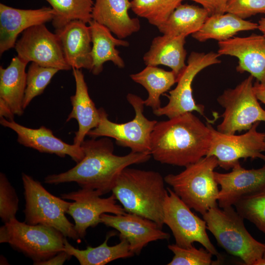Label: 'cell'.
<instances>
[{
  "label": "cell",
  "instance_id": "8fae6325",
  "mask_svg": "<svg viewBox=\"0 0 265 265\" xmlns=\"http://www.w3.org/2000/svg\"><path fill=\"white\" fill-rule=\"evenodd\" d=\"M260 123L256 122L240 135L222 133L209 124L212 141L206 156L216 157L218 166L226 170L239 164L240 159H260L265 161L263 154L265 152V133L258 132Z\"/></svg>",
  "mask_w": 265,
  "mask_h": 265
},
{
  "label": "cell",
  "instance_id": "277c9868",
  "mask_svg": "<svg viewBox=\"0 0 265 265\" xmlns=\"http://www.w3.org/2000/svg\"><path fill=\"white\" fill-rule=\"evenodd\" d=\"M203 215L207 229L219 246L246 265H254L265 252V243L254 238L246 229L244 218L233 206L211 208Z\"/></svg>",
  "mask_w": 265,
  "mask_h": 265
},
{
  "label": "cell",
  "instance_id": "1f68e13d",
  "mask_svg": "<svg viewBox=\"0 0 265 265\" xmlns=\"http://www.w3.org/2000/svg\"><path fill=\"white\" fill-rule=\"evenodd\" d=\"M234 206L242 217L265 234V189L241 198Z\"/></svg>",
  "mask_w": 265,
  "mask_h": 265
},
{
  "label": "cell",
  "instance_id": "ac0fdd59",
  "mask_svg": "<svg viewBox=\"0 0 265 265\" xmlns=\"http://www.w3.org/2000/svg\"><path fill=\"white\" fill-rule=\"evenodd\" d=\"M1 125L12 130L17 134V141L25 147L40 153L55 154L61 158L69 156L77 163L82 159L84 154L81 146L69 144L56 137L52 130L45 126L32 129L22 126L14 120L1 117Z\"/></svg>",
  "mask_w": 265,
  "mask_h": 265
},
{
  "label": "cell",
  "instance_id": "52a82bcc",
  "mask_svg": "<svg viewBox=\"0 0 265 265\" xmlns=\"http://www.w3.org/2000/svg\"><path fill=\"white\" fill-rule=\"evenodd\" d=\"M65 237L54 228L21 222L16 218L0 228V242L8 243L33 264L47 260L64 251Z\"/></svg>",
  "mask_w": 265,
  "mask_h": 265
},
{
  "label": "cell",
  "instance_id": "e575fe53",
  "mask_svg": "<svg viewBox=\"0 0 265 265\" xmlns=\"http://www.w3.org/2000/svg\"><path fill=\"white\" fill-rule=\"evenodd\" d=\"M19 199L15 189L6 175L0 173V217L4 223L16 218Z\"/></svg>",
  "mask_w": 265,
  "mask_h": 265
},
{
  "label": "cell",
  "instance_id": "ba28073f",
  "mask_svg": "<svg viewBox=\"0 0 265 265\" xmlns=\"http://www.w3.org/2000/svg\"><path fill=\"white\" fill-rule=\"evenodd\" d=\"M127 99L135 112L132 120L124 123H114L108 119L105 110L100 108L99 124L87 135L93 138L111 137L115 140L117 145L128 147L131 152L151 155V134L158 121L149 120L144 115L145 105L141 97L129 93Z\"/></svg>",
  "mask_w": 265,
  "mask_h": 265
},
{
  "label": "cell",
  "instance_id": "6da1fadb",
  "mask_svg": "<svg viewBox=\"0 0 265 265\" xmlns=\"http://www.w3.org/2000/svg\"><path fill=\"white\" fill-rule=\"evenodd\" d=\"M80 146L84 154L82 159L66 172L48 175L45 183L57 185L75 182L81 188L97 190L103 195L111 191L125 168L145 162L151 157L149 154L132 152L116 155L113 142L107 137L84 140Z\"/></svg>",
  "mask_w": 265,
  "mask_h": 265
},
{
  "label": "cell",
  "instance_id": "7402d4cb",
  "mask_svg": "<svg viewBox=\"0 0 265 265\" xmlns=\"http://www.w3.org/2000/svg\"><path fill=\"white\" fill-rule=\"evenodd\" d=\"M73 75L76 82V92L70 97L72 109L66 122L72 119L77 121L79 129L75 132L73 144L80 146L88 132L98 125L100 113L89 95L81 70L73 68Z\"/></svg>",
  "mask_w": 265,
  "mask_h": 265
},
{
  "label": "cell",
  "instance_id": "f35d334b",
  "mask_svg": "<svg viewBox=\"0 0 265 265\" xmlns=\"http://www.w3.org/2000/svg\"><path fill=\"white\" fill-rule=\"evenodd\" d=\"M15 114L8 106L2 100H0V117L8 120H13Z\"/></svg>",
  "mask_w": 265,
  "mask_h": 265
},
{
  "label": "cell",
  "instance_id": "836d02e7",
  "mask_svg": "<svg viewBox=\"0 0 265 265\" xmlns=\"http://www.w3.org/2000/svg\"><path fill=\"white\" fill-rule=\"evenodd\" d=\"M168 249L174 256L168 265H211L219 263L220 261H213V254L206 248L197 249L193 246L183 248L176 244L168 245Z\"/></svg>",
  "mask_w": 265,
  "mask_h": 265
},
{
  "label": "cell",
  "instance_id": "83f0119b",
  "mask_svg": "<svg viewBox=\"0 0 265 265\" xmlns=\"http://www.w3.org/2000/svg\"><path fill=\"white\" fill-rule=\"evenodd\" d=\"M111 236L112 234H108L102 244L94 247L87 246L84 250L75 248L65 237L64 251L75 257L80 265H105L114 260L134 255L131 251L129 242L124 238L120 237V242L115 245H108L107 241Z\"/></svg>",
  "mask_w": 265,
  "mask_h": 265
},
{
  "label": "cell",
  "instance_id": "d6986e66",
  "mask_svg": "<svg viewBox=\"0 0 265 265\" xmlns=\"http://www.w3.org/2000/svg\"><path fill=\"white\" fill-rule=\"evenodd\" d=\"M52 7L23 9L0 3V54L14 48L18 35L27 28L52 21Z\"/></svg>",
  "mask_w": 265,
  "mask_h": 265
},
{
  "label": "cell",
  "instance_id": "ab89813d",
  "mask_svg": "<svg viewBox=\"0 0 265 265\" xmlns=\"http://www.w3.org/2000/svg\"><path fill=\"white\" fill-rule=\"evenodd\" d=\"M253 87L257 99L265 105V84L256 80L254 83Z\"/></svg>",
  "mask_w": 265,
  "mask_h": 265
},
{
  "label": "cell",
  "instance_id": "74e56055",
  "mask_svg": "<svg viewBox=\"0 0 265 265\" xmlns=\"http://www.w3.org/2000/svg\"><path fill=\"white\" fill-rule=\"evenodd\" d=\"M72 256L65 251H61L52 258L33 264L34 265H62Z\"/></svg>",
  "mask_w": 265,
  "mask_h": 265
},
{
  "label": "cell",
  "instance_id": "b9f144b4",
  "mask_svg": "<svg viewBox=\"0 0 265 265\" xmlns=\"http://www.w3.org/2000/svg\"><path fill=\"white\" fill-rule=\"evenodd\" d=\"M254 265H265V252L261 258L255 262Z\"/></svg>",
  "mask_w": 265,
  "mask_h": 265
},
{
  "label": "cell",
  "instance_id": "d4e9b609",
  "mask_svg": "<svg viewBox=\"0 0 265 265\" xmlns=\"http://www.w3.org/2000/svg\"><path fill=\"white\" fill-rule=\"evenodd\" d=\"M28 62L18 56L13 57L5 68L0 67V100L15 115L21 116L26 83V67Z\"/></svg>",
  "mask_w": 265,
  "mask_h": 265
},
{
  "label": "cell",
  "instance_id": "4fadbf2b",
  "mask_svg": "<svg viewBox=\"0 0 265 265\" xmlns=\"http://www.w3.org/2000/svg\"><path fill=\"white\" fill-rule=\"evenodd\" d=\"M14 48L24 61L60 70L72 68L66 62L56 34L51 32L45 24L30 27L17 40Z\"/></svg>",
  "mask_w": 265,
  "mask_h": 265
},
{
  "label": "cell",
  "instance_id": "7c38bea8",
  "mask_svg": "<svg viewBox=\"0 0 265 265\" xmlns=\"http://www.w3.org/2000/svg\"><path fill=\"white\" fill-rule=\"evenodd\" d=\"M217 53L191 52L187 59V64L177 78L176 87L167 95L168 103L163 107L154 110L157 116L165 115L172 118L183 113L196 111L204 115V106L197 104L193 97L192 83L196 76L205 68L219 64L221 60Z\"/></svg>",
  "mask_w": 265,
  "mask_h": 265
},
{
  "label": "cell",
  "instance_id": "2e32d148",
  "mask_svg": "<svg viewBox=\"0 0 265 265\" xmlns=\"http://www.w3.org/2000/svg\"><path fill=\"white\" fill-rule=\"evenodd\" d=\"M101 219L102 223L118 231L120 237L125 238L129 242L131 251L137 255L150 242L168 240L170 237L155 222L134 213H103Z\"/></svg>",
  "mask_w": 265,
  "mask_h": 265
},
{
  "label": "cell",
  "instance_id": "ffe728a7",
  "mask_svg": "<svg viewBox=\"0 0 265 265\" xmlns=\"http://www.w3.org/2000/svg\"><path fill=\"white\" fill-rule=\"evenodd\" d=\"M55 33L65 59L71 67L91 71L92 42L89 26L81 21L74 20L56 29Z\"/></svg>",
  "mask_w": 265,
  "mask_h": 265
},
{
  "label": "cell",
  "instance_id": "3957f363",
  "mask_svg": "<svg viewBox=\"0 0 265 265\" xmlns=\"http://www.w3.org/2000/svg\"><path fill=\"white\" fill-rule=\"evenodd\" d=\"M164 183L157 171L128 167L119 175L111 191L126 212L149 219L162 228L168 193Z\"/></svg>",
  "mask_w": 265,
  "mask_h": 265
},
{
  "label": "cell",
  "instance_id": "9c48e42d",
  "mask_svg": "<svg viewBox=\"0 0 265 265\" xmlns=\"http://www.w3.org/2000/svg\"><path fill=\"white\" fill-rule=\"evenodd\" d=\"M253 77L249 76L233 88L225 90L217 99L224 108L223 120L217 130L233 134L247 131L257 122H265V110L255 93Z\"/></svg>",
  "mask_w": 265,
  "mask_h": 265
},
{
  "label": "cell",
  "instance_id": "d6a6232c",
  "mask_svg": "<svg viewBox=\"0 0 265 265\" xmlns=\"http://www.w3.org/2000/svg\"><path fill=\"white\" fill-rule=\"evenodd\" d=\"M59 70L46 67L31 62L26 73V83L23 101V108L26 109L32 100L42 94L52 79Z\"/></svg>",
  "mask_w": 265,
  "mask_h": 265
},
{
  "label": "cell",
  "instance_id": "484cf974",
  "mask_svg": "<svg viewBox=\"0 0 265 265\" xmlns=\"http://www.w3.org/2000/svg\"><path fill=\"white\" fill-rule=\"evenodd\" d=\"M258 28L257 23L225 12L210 15L202 27L191 36L200 42L210 39L219 42L230 39L239 32L253 30Z\"/></svg>",
  "mask_w": 265,
  "mask_h": 265
},
{
  "label": "cell",
  "instance_id": "5bb4252c",
  "mask_svg": "<svg viewBox=\"0 0 265 265\" xmlns=\"http://www.w3.org/2000/svg\"><path fill=\"white\" fill-rule=\"evenodd\" d=\"M102 195L97 190L82 188L61 195L64 199L73 200L67 213L73 218L75 229L80 238L85 236L88 228H94L102 223V214L126 213L123 207L117 204V200L112 194L107 198H102Z\"/></svg>",
  "mask_w": 265,
  "mask_h": 265
},
{
  "label": "cell",
  "instance_id": "9a60e30c",
  "mask_svg": "<svg viewBox=\"0 0 265 265\" xmlns=\"http://www.w3.org/2000/svg\"><path fill=\"white\" fill-rule=\"evenodd\" d=\"M220 56L237 57L236 71L247 72L259 82L265 84V36L252 34L245 37H233L218 42Z\"/></svg>",
  "mask_w": 265,
  "mask_h": 265
},
{
  "label": "cell",
  "instance_id": "30bf717a",
  "mask_svg": "<svg viewBox=\"0 0 265 265\" xmlns=\"http://www.w3.org/2000/svg\"><path fill=\"white\" fill-rule=\"evenodd\" d=\"M163 205V223L171 230L175 244L183 248L198 242L220 261V256L207 233L205 220L191 211L181 199L169 187Z\"/></svg>",
  "mask_w": 265,
  "mask_h": 265
},
{
  "label": "cell",
  "instance_id": "4dcf8cb0",
  "mask_svg": "<svg viewBox=\"0 0 265 265\" xmlns=\"http://www.w3.org/2000/svg\"><path fill=\"white\" fill-rule=\"evenodd\" d=\"M184 0H132V10L156 27L164 23Z\"/></svg>",
  "mask_w": 265,
  "mask_h": 265
},
{
  "label": "cell",
  "instance_id": "f546056e",
  "mask_svg": "<svg viewBox=\"0 0 265 265\" xmlns=\"http://www.w3.org/2000/svg\"><path fill=\"white\" fill-rule=\"evenodd\" d=\"M55 12L53 26L59 29L71 21H81L86 24L92 21L94 0H45Z\"/></svg>",
  "mask_w": 265,
  "mask_h": 265
},
{
  "label": "cell",
  "instance_id": "e0dca14e",
  "mask_svg": "<svg viewBox=\"0 0 265 265\" xmlns=\"http://www.w3.org/2000/svg\"><path fill=\"white\" fill-rule=\"evenodd\" d=\"M214 178L220 186L219 207L233 206L241 198L265 189V165L258 169H246L239 163L229 173L214 171Z\"/></svg>",
  "mask_w": 265,
  "mask_h": 265
},
{
  "label": "cell",
  "instance_id": "4316f807",
  "mask_svg": "<svg viewBox=\"0 0 265 265\" xmlns=\"http://www.w3.org/2000/svg\"><path fill=\"white\" fill-rule=\"evenodd\" d=\"M209 16L202 6L182 3L157 28L163 34L186 37L198 31Z\"/></svg>",
  "mask_w": 265,
  "mask_h": 265
},
{
  "label": "cell",
  "instance_id": "8d00e7d4",
  "mask_svg": "<svg viewBox=\"0 0 265 265\" xmlns=\"http://www.w3.org/2000/svg\"><path fill=\"white\" fill-rule=\"evenodd\" d=\"M200 4L209 13L210 15L226 12L228 0H189Z\"/></svg>",
  "mask_w": 265,
  "mask_h": 265
},
{
  "label": "cell",
  "instance_id": "603a6c76",
  "mask_svg": "<svg viewBox=\"0 0 265 265\" xmlns=\"http://www.w3.org/2000/svg\"><path fill=\"white\" fill-rule=\"evenodd\" d=\"M186 37L163 34L155 37L149 51L143 56L147 65L167 66L178 77L186 66Z\"/></svg>",
  "mask_w": 265,
  "mask_h": 265
},
{
  "label": "cell",
  "instance_id": "5b68a950",
  "mask_svg": "<svg viewBox=\"0 0 265 265\" xmlns=\"http://www.w3.org/2000/svg\"><path fill=\"white\" fill-rule=\"evenodd\" d=\"M218 166L216 157L205 156L178 174L166 175L164 181L188 207L203 215L218 206L219 189L214 171Z\"/></svg>",
  "mask_w": 265,
  "mask_h": 265
},
{
  "label": "cell",
  "instance_id": "f1b7e54d",
  "mask_svg": "<svg viewBox=\"0 0 265 265\" xmlns=\"http://www.w3.org/2000/svg\"><path fill=\"white\" fill-rule=\"evenodd\" d=\"M130 77L147 91L148 96L144 103L153 110L161 107L160 96L176 83L177 78L172 71H167L151 65H147L138 73L131 74Z\"/></svg>",
  "mask_w": 265,
  "mask_h": 265
},
{
  "label": "cell",
  "instance_id": "60d3db41",
  "mask_svg": "<svg viewBox=\"0 0 265 265\" xmlns=\"http://www.w3.org/2000/svg\"><path fill=\"white\" fill-rule=\"evenodd\" d=\"M258 29L263 33V35L265 36V17L261 19L258 23Z\"/></svg>",
  "mask_w": 265,
  "mask_h": 265
},
{
  "label": "cell",
  "instance_id": "d590c367",
  "mask_svg": "<svg viewBox=\"0 0 265 265\" xmlns=\"http://www.w3.org/2000/svg\"><path fill=\"white\" fill-rule=\"evenodd\" d=\"M226 12L243 19L265 13V0H228Z\"/></svg>",
  "mask_w": 265,
  "mask_h": 265
},
{
  "label": "cell",
  "instance_id": "7a4b0ae2",
  "mask_svg": "<svg viewBox=\"0 0 265 265\" xmlns=\"http://www.w3.org/2000/svg\"><path fill=\"white\" fill-rule=\"evenodd\" d=\"M212 141L209 124L188 112L157 123L150 154L162 164L186 167L206 156Z\"/></svg>",
  "mask_w": 265,
  "mask_h": 265
},
{
  "label": "cell",
  "instance_id": "8992f818",
  "mask_svg": "<svg viewBox=\"0 0 265 265\" xmlns=\"http://www.w3.org/2000/svg\"><path fill=\"white\" fill-rule=\"evenodd\" d=\"M22 179L25 199L24 222L50 226L65 237L79 239L74 224L65 215L72 202L53 195L38 181L26 173L22 174Z\"/></svg>",
  "mask_w": 265,
  "mask_h": 265
},
{
  "label": "cell",
  "instance_id": "cb8c5ba5",
  "mask_svg": "<svg viewBox=\"0 0 265 265\" xmlns=\"http://www.w3.org/2000/svg\"><path fill=\"white\" fill-rule=\"evenodd\" d=\"M91 35V73L95 75L100 74L104 64L111 61L120 68L125 67V63L119 55L117 46L128 47L126 40L115 38L105 26L92 20L89 23Z\"/></svg>",
  "mask_w": 265,
  "mask_h": 265
},
{
  "label": "cell",
  "instance_id": "44dd1931",
  "mask_svg": "<svg viewBox=\"0 0 265 265\" xmlns=\"http://www.w3.org/2000/svg\"><path fill=\"white\" fill-rule=\"evenodd\" d=\"M131 8L130 0H94L92 19L122 39L140 28L138 19L129 16L128 11Z\"/></svg>",
  "mask_w": 265,
  "mask_h": 265
}]
</instances>
